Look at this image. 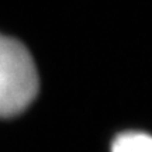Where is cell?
Listing matches in <instances>:
<instances>
[{
    "instance_id": "2",
    "label": "cell",
    "mask_w": 152,
    "mask_h": 152,
    "mask_svg": "<svg viewBox=\"0 0 152 152\" xmlns=\"http://www.w3.org/2000/svg\"><path fill=\"white\" fill-rule=\"evenodd\" d=\"M111 152H152V137L140 131H127L115 137Z\"/></svg>"
},
{
    "instance_id": "1",
    "label": "cell",
    "mask_w": 152,
    "mask_h": 152,
    "mask_svg": "<svg viewBox=\"0 0 152 152\" xmlns=\"http://www.w3.org/2000/svg\"><path fill=\"white\" fill-rule=\"evenodd\" d=\"M37 66L23 42L0 33V118L21 114L37 97Z\"/></svg>"
}]
</instances>
